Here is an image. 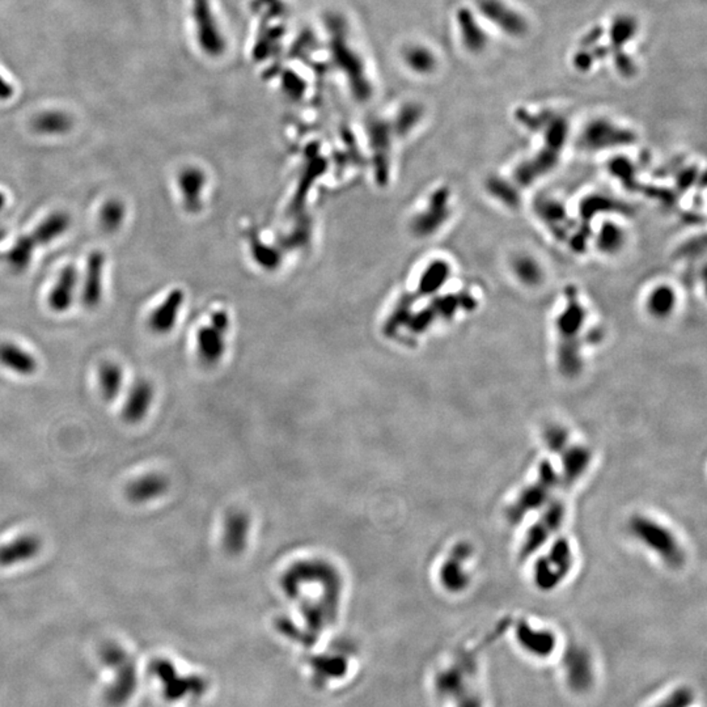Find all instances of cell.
<instances>
[{"label": "cell", "mask_w": 707, "mask_h": 707, "mask_svg": "<svg viewBox=\"0 0 707 707\" xmlns=\"http://www.w3.org/2000/svg\"><path fill=\"white\" fill-rule=\"evenodd\" d=\"M630 532L660 559L670 566L679 567L685 562V552L677 536L667 526L646 516H635L630 521Z\"/></svg>", "instance_id": "obj_1"}, {"label": "cell", "mask_w": 707, "mask_h": 707, "mask_svg": "<svg viewBox=\"0 0 707 707\" xmlns=\"http://www.w3.org/2000/svg\"><path fill=\"white\" fill-rule=\"evenodd\" d=\"M558 485L556 473L552 465H544L538 473L537 480L526 486L518 498L507 509V516L511 521H520L535 509H542L550 502V494Z\"/></svg>", "instance_id": "obj_2"}, {"label": "cell", "mask_w": 707, "mask_h": 707, "mask_svg": "<svg viewBox=\"0 0 707 707\" xmlns=\"http://www.w3.org/2000/svg\"><path fill=\"white\" fill-rule=\"evenodd\" d=\"M573 565L571 547L565 540L553 544L547 556L538 559L536 566V582L544 590H552L565 578Z\"/></svg>", "instance_id": "obj_3"}, {"label": "cell", "mask_w": 707, "mask_h": 707, "mask_svg": "<svg viewBox=\"0 0 707 707\" xmlns=\"http://www.w3.org/2000/svg\"><path fill=\"white\" fill-rule=\"evenodd\" d=\"M563 520H565V507L562 502L550 500L542 509L540 518L533 524V527L528 529L520 550V556L521 558L529 556L537 549L544 547L547 540L561 528Z\"/></svg>", "instance_id": "obj_4"}, {"label": "cell", "mask_w": 707, "mask_h": 707, "mask_svg": "<svg viewBox=\"0 0 707 707\" xmlns=\"http://www.w3.org/2000/svg\"><path fill=\"white\" fill-rule=\"evenodd\" d=\"M476 4L485 19L509 37L518 38L527 34L528 23L526 18L503 0H477Z\"/></svg>", "instance_id": "obj_5"}, {"label": "cell", "mask_w": 707, "mask_h": 707, "mask_svg": "<svg viewBox=\"0 0 707 707\" xmlns=\"http://www.w3.org/2000/svg\"><path fill=\"white\" fill-rule=\"evenodd\" d=\"M580 141L585 148L603 150L612 148L614 146L630 144L635 141V134L606 120H594L587 125Z\"/></svg>", "instance_id": "obj_6"}, {"label": "cell", "mask_w": 707, "mask_h": 707, "mask_svg": "<svg viewBox=\"0 0 707 707\" xmlns=\"http://www.w3.org/2000/svg\"><path fill=\"white\" fill-rule=\"evenodd\" d=\"M566 680L574 692H585L594 682V664L590 651L580 644H571L563 658Z\"/></svg>", "instance_id": "obj_7"}, {"label": "cell", "mask_w": 707, "mask_h": 707, "mask_svg": "<svg viewBox=\"0 0 707 707\" xmlns=\"http://www.w3.org/2000/svg\"><path fill=\"white\" fill-rule=\"evenodd\" d=\"M105 255L100 250L92 252L85 266L82 299L85 307L94 310L103 300L104 293Z\"/></svg>", "instance_id": "obj_8"}, {"label": "cell", "mask_w": 707, "mask_h": 707, "mask_svg": "<svg viewBox=\"0 0 707 707\" xmlns=\"http://www.w3.org/2000/svg\"><path fill=\"white\" fill-rule=\"evenodd\" d=\"M193 13L198 29L199 44L210 56H217L223 50V39L212 18L208 0H193Z\"/></svg>", "instance_id": "obj_9"}, {"label": "cell", "mask_w": 707, "mask_h": 707, "mask_svg": "<svg viewBox=\"0 0 707 707\" xmlns=\"http://www.w3.org/2000/svg\"><path fill=\"white\" fill-rule=\"evenodd\" d=\"M516 638L524 650L537 658H547L556 649V635L553 632L535 629L524 620L516 625Z\"/></svg>", "instance_id": "obj_10"}, {"label": "cell", "mask_w": 707, "mask_h": 707, "mask_svg": "<svg viewBox=\"0 0 707 707\" xmlns=\"http://www.w3.org/2000/svg\"><path fill=\"white\" fill-rule=\"evenodd\" d=\"M168 488L170 481L167 480L165 476H163L160 473H150L132 480L126 486L125 492L130 502L135 504H141L159 498L163 494H165Z\"/></svg>", "instance_id": "obj_11"}, {"label": "cell", "mask_w": 707, "mask_h": 707, "mask_svg": "<svg viewBox=\"0 0 707 707\" xmlns=\"http://www.w3.org/2000/svg\"><path fill=\"white\" fill-rule=\"evenodd\" d=\"M42 541L34 535H23L0 547V567H11L37 556Z\"/></svg>", "instance_id": "obj_12"}, {"label": "cell", "mask_w": 707, "mask_h": 707, "mask_svg": "<svg viewBox=\"0 0 707 707\" xmlns=\"http://www.w3.org/2000/svg\"><path fill=\"white\" fill-rule=\"evenodd\" d=\"M153 401V388L147 380H139L132 386L123 406L122 418L127 423H139L147 415Z\"/></svg>", "instance_id": "obj_13"}, {"label": "cell", "mask_w": 707, "mask_h": 707, "mask_svg": "<svg viewBox=\"0 0 707 707\" xmlns=\"http://www.w3.org/2000/svg\"><path fill=\"white\" fill-rule=\"evenodd\" d=\"M77 282H79V273L75 266L68 265L59 274L57 282L49 295V305L53 311L63 313L70 310L75 298Z\"/></svg>", "instance_id": "obj_14"}, {"label": "cell", "mask_w": 707, "mask_h": 707, "mask_svg": "<svg viewBox=\"0 0 707 707\" xmlns=\"http://www.w3.org/2000/svg\"><path fill=\"white\" fill-rule=\"evenodd\" d=\"M456 18H457V25L460 29V36H461L462 44H464L465 49L474 54H478V53L483 51L488 46L489 37L485 33L478 20L476 19L471 10L462 7L457 11Z\"/></svg>", "instance_id": "obj_15"}, {"label": "cell", "mask_w": 707, "mask_h": 707, "mask_svg": "<svg viewBox=\"0 0 707 707\" xmlns=\"http://www.w3.org/2000/svg\"><path fill=\"white\" fill-rule=\"evenodd\" d=\"M0 364L21 376L33 375L38 367L36 358L13 342L0 343Z\"/></svg>", "instance_id": "obj_16"}, {"label": "cell", "mask_w": 707, "mask_h": 707, "mask_svg": "<svg viewBox=\"0 0 707 707\" xmlns=\"http://www.w3.org/2000/svg\"><path fill=\"white\" fill-rule=\"evenodd\" d=\"M71 224V219L68 214L63 211H57L50 214L46 219H44L33 231L30 237L34 240L36 246H44L51 244L54 240L59 238L60 236L65 235Z\"/></svg>", "instance_id": "obj_17"}, {"label": "cell", "mask_w": 707, "mask_h": 707, "mask_svg": "<svg viewBox=\"0 0 707 707\" xmlns=\"http://www.w3.org/2000/svg\"><path fill=\"white\" fill-rule=\"evenodd\" d=\"M638 32V21L630 15H618L616 16L608 30L609 36V49L611 56L616 51L623 50Z\"/></svg>", "instance_id": "obj_18"}, {"label": "cell", "mask_w": 707, "mask_h": 707, "mask_svg": "<svg viewBox=\"0 0 707 707\" xmlns=\"http://www.w3.org/2000/svg\"><path fill=\"white\" fill-rule=\"evenodd\" d=\"M182 302V293L179 291L170 293L165 302L161 304L156 311L152 313L150 319V326L156 333H165L173 326L179 307Z\"/></svg>", "instance_id": "obj_19"}, {"label": "cell", "mask_w": 707, "mask_h": 707, "mask_svg": "<svg viewBox=\"0 0 707 707\" xmlns=\"http://www.w3.org/2000/svg\"><path fill=\"white\" fill-rule=\"evenodd\" d=\"M98 384L105 401H114L123 386V369L114 362H104L98 368Z\"/></svg>", "instance_id": "obj_20"}, {"label": "cell", "mask_w": 707, "mask_h": 707, "mask_svg": "<svg viewBox=\"0 0 707 707\" xmlns=\"http://www.w3.org/2000/svg\"><path fill=\"white\" fill-rule=\"evenodd\" d=\"M32 126L36 132L44 135H59L66 134L72 127V120L70 115L58 110H49L38 114L33 120Z\"/></svg>", "instance_id": "obj_21"}, {"label": "cell", "mask_w": 707, "mask_h": 707, "mask_svg": "<svg viewBox=\"0 0 707 707\" xmlns=\"http://www.w3.org/2000/svg\"><path fill=\"white\" fill-rule=\"evenodd\" d=\"M36 248L37 246L30 235L21 236L13 243V246H11L10 250L7 252L6 262L13 272L21 273L30 264Z\"/></svg>", "instance_id": "obj_22"}, {"label": "cell", "mask_w": 707, "mask_h": 707, "mask_svg": "<svg viewBox=\"0 0 707 707\" xmlns=\"http://www.w3.org/2000/svg\"><path fill=\"white\" fill-rule=\"evenodd\" d=\"M565 453L563 454V474L567 481H573L582 476V473L588 466L591 460V453L585 448L574 445L568 448V443L558 453Z\"/></svg>", "instance_id": "obj_23"}, {"label": "cell", "mask_w": 707, "mask_h": 707, "mask_svg": "<svg viewBox=\"0 0 707 707\" xmlns=\"http://www.w3.org/2000/svg\"><path fill=\"white\" fill-rule=\"evenodd\" d=\"M676 305V295L668 286H660L652 290L647 299V310L654 317L664 319L670 316Z\"/></svg>", "instance_id": "obj_24"}, {"label": "cell", "mask_w": 707, "mask_h": 707, "mask_svg": "<svg viewBox=\"0 0 707 707\" xmlns=\"http://www.w3.org/2000/svg\"><path fill=\"white\" fill-rule=\"evenodd\" d=\"M460 550H454L453 552L452 558L445 562L443 565V568H442V573H440V578H442V582L443 585L451 590V591H460V590H464L465 587L464 585L468 583V576H465V573H464V568H462V563H464V559L465 556L460 558Z\"/></svg>", "instance_id": "obj_25"}, {"label": "cell", "mask_w": 707, "mask_h": 707, "mask_svg": "<svg viewBox=\"0 0 707 707\" xmlns=\"http://www.w3.org/2000/svg\"><path fill=\"white\" fill-rule=\"evenodd\" d=\"M406 65L418 74H430L436 67L434 53L424 46H412L406 50Z\"/></svg>", "instance_id": "obj_26"}, {"label": "cell", "mask_w": 707, "mask_h": 707, "mask_svg": "<svg viewBox=\"0 0 707 707\" xmlns=\"http://www.w3.org/2000/svg\"><path fill=\"white\" fill-rule=\"evenodd\" d=\"M125 217H126V208L122 200L110 199L101 208L100 223L106 232H115L122 227Z\"/></svg>", "instance_id": "obj_27"}, {"label": "cell", "mask_w": 707, "mask_h": 707, "mask_svg": "<svg viewBox=\"0 0 707 707\" xmlns=\"http://www.w3.org/2000/svg\"><path fill=\"white\" fill-rule=\"evenodd\" d=\"M596 243L605 253H614L623 246V231L614 224H605L601 228Z\"/></svg>", "instance_id": "obj_28"}, {"label": "cell", "mask_w": 707, "mask_h": 707, "mask_svg": "<svg viewBox=\"0 0 707 707\" xmlns=\"http://www.w3.org/2000/svg\"><path fill=\"white\" fill-rule=\"evenodd\" d=\"M694 701V693L688 687L675 689L670 696L664 698L656 707H690Z\"/></svg>", "instance_id": "obj_29"}, {"label": "cell", "mask_w": 707, "mask_h": 707, "mask_svg": "<svg viewBox=\"0 0 707 707\" xmlns=\"http://www.w3.org/2000/svg\"><path fill=\"white\" fill-rule=\"evenodd\" d=\"M611 57L613 58V62H614V67L616 70L618 71V74L625 77V79H632L634 76L637 75L638 72V67H637V63L634 62L630 56H628L623 50H620V51H616L613 53Z\"/></svg>", "instance_id": "obj_30"}, {"label": "cell", "mask_w": 707, "mask_h": 707, "mask_svg": "<svg viewBox=\"0 0 707 707\" xmlns=\"http://www.w3.org/2000/svg\"><path fill=\"white\" fill-rule=\"evenodd\" d=\"M515 272L518 274L520 279L527 283H536L538 281V266L535 261H530L528 258H521L516 262Z\"/></svg>", "instance_id": "obj_31"}, {"label": "cell", "mask_w": 707, "mask_h": 707, "mask_svg": "<svg viewBox=\"0 0 707 707\" xmlns=\"http://www.w3.org/2000/svg\"><path fill=\"white\" fill-rule=\"evenodd\" d=\"M573 63L578 71L588 72L594 67L596 60L590 49H579L573 58Z\"/></svg>", "instance_id": "obj_32"}, {"label": "cell", "mask_w": 707, "mask_h": 707, "mask_svg": "<svg viewBox=\"0 0 707 707\" xmlns=\"http://www.w3.org/2000/svg\"><path fill=\"white\" fill-rule=\"evenodd\" d=\"M456 703H457V707H482L481 698L478 697L477 693L471 689H468L466 692L462 693L461 696L456 698Z\"/></svg>", "instance_id": "obj_33"}, {"label": "cell", "mask_w": 707, "mask_h": 707, "mask_svg": "<svg viewBox=\"0 0 707 707\" xmlns=\"http://www.w3.org/2000/svg\"><path fill=\"white\" fill-rule=\"evenodd\" d=\"M603 36L604 29L600 28V27H594L588 33H585V36L580 39V49H590V47L597 45L600 42V39L603 38Z\"/></svg>", "instance_id": "obj_34"}, {"label": "cell", "mask_w": 707, "mask_h": 707, "mask_svg": "<svg viewBox=\"0 0 707 707\" xmlns=\"http://www.w3.org/2000/svg\"><path fill=\"white\" fill-rule=\"evenodd\" d=\"M13 94V89L6 80L0 77V100H8Z\"/></svg>", "instance_id": "obj_35"}, {"label": "cell", "mask_w": 707, "mask_h": 707, "mask_svg": "<svg viewBox=\"0 0 707 707\" xmlns=\"http://www.w3.org/2000/svg\"><path fill=\"white\" fill-rule=\"evenodd\" d=\"M6 205H7V198H6V196L0 191V212L3 211V208H6Z\"/></svg>", "instance_id": "obj_36"}, {"label": "cell", "mask_w": 707, "mask_h": 707, "mask_svg": "<svg viewBox=\"0 0 707 707\" xmlns=\"http://www.w3.org/2000/svg\"><path fill=\"white\" fill-rule=\"evenodd\" d=\"M6 236V229L3 227L0 226V240Z\"/></svg>", "instance_id": "obj_37"}]
</instances>
